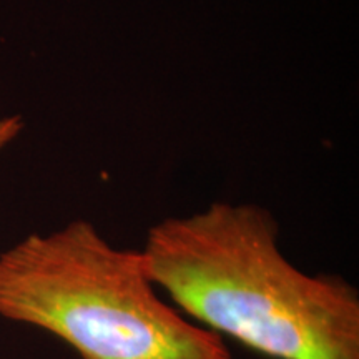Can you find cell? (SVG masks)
<instances>
[{"instance_id": "1", "label": "cell", "mask_w": 359, "mask_h": 359, "mask_svg": "<svg viewBox=\"0 0 359 359\" xmlns=\"http://www.w3.org/2000/svg\"><path fill=\"white\" fill-rule=\"evenodd\" d=\"M150 280L188 320L268 359H359V293L280 248L266 208L217 201L148 230Z\"/></svg>"}, {"instance_id": "2", "label": "cell", "mask_w": 359, "mask_h": 359, "mask_svg": "<svg viewBox=\"0 0 359 359\" xmlns=\"http://www.w3.org/2000/svg\"><path fill=\"white\" fill-rule=\"evenodd\" d=\"M0 316L53 334L80 359H233L223 338L160 294L140 250L111 245L88 219L0 253Z\"/></svg>"}, {"instance_id": "3", "label": "cell", "mask_w": 359, "mask_h": 359, "mask_svg": "<svg viewBox=\"0 0 359 359\" xmlns=\"http://www.w3.org/2000/svg\"><path fill=\"white\" fill-rule=\"evenodd\" d=\"M25 123L20 115L0 116V151L7 148L22 133Z\"/></svg>"}]
</instances>
